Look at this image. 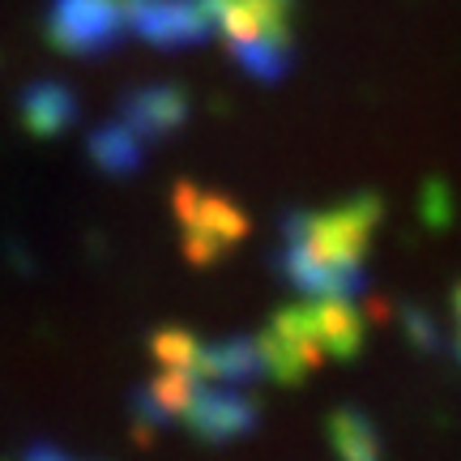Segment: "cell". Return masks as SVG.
I'll list each match as a JSON object with an SVG mask.
<instances>
[{"mask_svg":"<svg viewBox=\"0 0 461 461\" xmlns=\"http://www.w3.org/2000/svg\"><path fill=\"white\" fill-rule=\"evenodd\" d=\"M384 218L376 193H355L330 210H286L278 222L274 269L312 299H355L363 291V257Z\"/></svg>","mask_w":461,"mask_h":461,"instance_id":"1","label":"cell"},{"mask_svg":"<svg viewBox=\"0 0 461 461\" xmlns=\"http://www.w3.org/2000/svg\"><path fill=\"white\" fill-rule=\"evenodd\" d=\"M367 325L355 299H308L282 308L257 338L265 376L278 384H303L321 363H350L363 350Z\"/></svg>","mask_w":461,"mask_h":461,"instance_id":"2","label":"cell"},{"mask_svg":"<svg viewBox=\"0 0 461 461\" xmlns=\"http://www.w3.org/2000/svg\"><path fill=\"white\" fill-rule=\"evenodd\" d=\"M214 34L248 77L274 86L295 65V0H210Z\"/></svg>","mask_w":461,"mask_h":461,"instance_id":"3","label":"cell"},{"mask_svg":"<svg viewBox=\"0 0 461 461\" xmlns=\"http://www.w3.org/2000/svg\"><path fill=\"white\" fill-rule=\"evenodd\" d=\"M176 218H180L184 252L193 265L222 261L248 235V218L235 201L205 193L197 184H176Z\"/></svg>","mask_w":461,"mask_h":461,"instance_id":"4","label":"cell"},{"mask_svg":"<svg viewBox=\"0 0 461 461\" xmlns=\"http://www.w3.org/2000/svg\"><path fill=\"white\" fill-rule=\"evenodd\" d=\"M129 34L124 0H51L48 43L65 56H103Z\"/></svg>","mask_w":461,"mask_h":461,"instance_id":"5","label":"cell"},{"mask_svg":"<svg viewBox=\"0 0 461 461\" xmlns=\"http://www.w3.org/2000/svg\"><path fill=\"white\" fill-rule=\"evenodd\" d=\"M129 34L163 51L197 48L214 34L210 0H124Z\"/></svg>","mask_w":461,"mask_h":461,"instance_id":"6","label":"cell"},{"mask_svg":"<svg viewBox=\"0 0 461 461\" xmlns=\"http://www.w3.org/2000/svg\"><path fill=\"white\" fill-rule=\"evenodd\" d=\"M180 423L205 445H230L261 423V406L248 389H227V384H205L201 380L193 402L184 406Z\"/></svg>","mask_w":461,"mask_h":461,"instance_id":"7","label":"cell"},{"mask_svg":"<svg viewBox=\"0 0 461 461\" xmlns=\"http://www.w3.org/2000/svg\"><path fill=\"white\" fill-rule=\"evenodd\" d=\"M115 120L141 137L146 146L163 141L171 132H180L188 124V90L176 82H146L132 86L115 99Z\"/></svg>","mask_w":461,"mask_h":461,"instance_id":"8","label":"cell"},{"mask_svg":"<svg viewBox=\"0 0 461 461\" xmlns=\"http://www.w3.org/2000/svg\"><path fill=\"white\" fill-rule=\"evenodd\" d=\"M193 376L205 384H227V389H248L257 384V376H265L261 350L257 338H222V342H201Z\"/></svg>","mask_w":461,"mask_h":461,"instance_id":"9","label":"cell"},{"mask_svg":"<svg viewBox=\"0 0 461 461\" xmlns=\"http://www.w3.org/2000/svg\"><path fill=\"white\" fill-rule=\"evenodd\" d=\"M22 124L34 132V137H60L65 129L77 124V115H82V99H77V90L65 82H34L22 90Z\"/></svg>","mask_w":461,"mask_h":461,"instance_id":"10","label":"cell"},{"mask_svg":"<svg viewBox=\"0 0 461 461\" xmlns=\"http://www.w3.org/2000/svg\"><path fill=\"white\" fill-rule=\"evenodd\" d=\"M86 154H90V163L99 167V171H107V176H132V171L146 167L149 146L141 137H132L112 115L107 124H99V129L86 137Z\"/></svg>","mask_w":461,"mask_h":461,"instance_id":"11","label":"cell"},{"mask_svg":"<svg viewBox=\"0 0 461 461\" xmlns=\"http://www.w3.org/2000/svg\"><path fill=\"white\" fill-rule=\"evenodd\" d=\"M330 445L342 461H384V440H380V428L355 406H342V411L330 414Z\"/></svg>","mask_w":461,"mask_h":461,"instance_id":"12","label":"cell"},{"mask_svg":"<svg viewBox=\"0 0 461 461\" xmlns=\"http://www.w3.org/2000/svg\"><path fill=\"white\" fill-rule=\"evenodd\" d=\"M402 325H406V333H411V342L419 350H436L440 346V330H436V321L423 308H402Z\"/></svg>","mask_w":461,"mask_h":461,"instance_id":"13","label":"cell"}]
</instances>
